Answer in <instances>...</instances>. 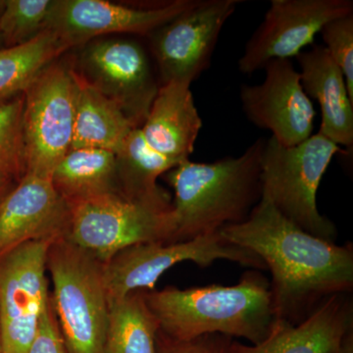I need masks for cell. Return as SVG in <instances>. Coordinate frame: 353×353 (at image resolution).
I'll list each match as a JSON object with an SVG mask.
<instances>
[{"mask_svg": "<svg viewBox=\"0 0 353 353\" xmlns=\"http://www.w3.org/2000/svg\"><path fill=\"white\" fill-rule=\"evenodd\" d=\"M69 241L106 263L118 252L141 243H171L176 231L169 194L132 197L119 190L68 203Z\"/></svg>", "mask_w": 353, "mask_h": 353, "instance_id": "obj_4", "label": "cell"}, {"mask_svg": "<svg viewBox=\"0 0 353 353\" xmlns=\"http://www.w3.org/2000/svg\"><path fill=\"white\" fill-rule=\"evenodd\" d=\"M17 183V181L13 179L12 176L0 173V203L8 196L9 192L15 188Z\"/></svg>", "mask_w": 353, "mask_h": 353, "instance_id": "obj_29", "label": "cell"}, {"mask_svg": "<svg viewBox=\"0 0 353 353\" xmlns=\"http://www.w3.org/2000/svg\"><path fill=\"white\" fill-rule=\"evenodd\" d=\"M75 130L72 150L99 148L117 153L136 125L112 99L76 68Z\"/></svg>", "mask_w": 353, "mask_h": 353, "instance_id": "obj_19", "label": "cell"}, {"mask_svg": "<svg viewBox=\"0 0 353 353\" xmlns=\"http://www.w3.org/2000/svg\"><path fill=\"white\" fill-rule=\"evenodd\" d=\"M352 14V0H272L245 44L239 70L250 76L271 60L296 57L327 23Z\"/></svg>", "mask_w": 353, "mask_h": 353, "instance_id": "obj_11", "label": "cell"}, {"mask_svg": "<svg viewBox=\"0 0 353 353\" xmlns=\"http://www.w3.org/2000/svg\"><path fill=\"white\" fill-rule=\"evenodd\" d=\"M265 141L257 139L239 157L211 163L188 159L165 174L175 194L172 205L176 231L172 243L217 233L248 219L262 197Z\"/></svg>", "mask_w": 353, "mask_h": 353, "instance_id": "obj_3", "label": "cell"}, {"mask_svg": "<svg viewBox=\"0 0 353 353\" xmlns=\"http://www.w3.org/2000/svg\"><path fill=\"white\" fill-rule=\"evenodd\" d=\"M201 128L190 85L171 81L160 85L141 130L148 145L180 164L194 152Z\"/></svg>", "mask_w": 353, "mask_h": 353, "instance_id": "obj_17", "label": "cell"}, {"mask_svg": "<svg viewBox=\"0 0 353 353\" xmlns=\"http://www.w3.org/2000/svg\"><path fill=\"white\" fill-rule=\"evenodd\" d=\"M50 241H30L0 256L2 353H28L50 299L46 259Z\"/></svg>", "mask_w": 353, "mask_h": 353, "instance_id": "obj_10", "label": "cell"}, {"mask_svg": "<svg viewBox=\"0 0 353 353\" xmlns=\"http://www.w3.org/2000/svg\"><path fill=\"white\" fill-rule=\"evenodd\" d=\"M53 0H6L0 12V39L4 48L22 46L46 29Z\"/></svg>", "mask_w": 353, "mask_h": 353, "instance_id": "obj_24", "label": "cell"}, {"mask_svg": "<svg viewBox=\"0 0 353 353\" xmlns=\"http://www.w3.org/2000/svg\"><path fill=\"white\" fill-rule=\"evenodd\" d=\"M145 292L136 290L109 304L103 353H157L159 326Z\"/></svg>", "mask_w": 353, "mask_h": 353, "instance_id": "obj_23", "label": "cell"}, {"mask_svg": "<svg viewBox=\"0 0 353 353\" xmlns=\"http://www.w3.org/2000/svg\"><path fill=\"white\" fill-rule=\"evenodd\" d=\"M241 353H353L352 294L329 297L297 325L275 321L256 345L239 343Z\"/></svg>", "mask_w": 353, "mask_h": 353, "instance_id": "obj_16", "label": "cell"}, {"mask_svg": "<svg viewBox=\"0 0 353 353\" xmlns=\"http://www.w3.org/2000/svg\"><path fill=\"white\" fill-rule=\"evenodd\" d=\"M69 220L51 178L25 174L0 203V256L30 241L65 238Z\"/></svg>", "mask_w": 353, "mask_h": 353, "instance_id": "obj_15", "label": "cell"}, {"mask_svg": "<svg viewBox=\"0 0 353 353\" xmlns=\"http://www.w3.org/2000/svg\"><path fill=\"white\" fill-rule=\"evenodd\" d=\"M157 353H241L239 341L221 334H208L190 341L174 340L158 331Z\"/></svg>", "mask_w": 353, "mask_h": 353, "instance_id": "obj_27", "label": "cell"}, {"mask_svg": "<svg viewBox=\"0 0 353 353\" xmlns=\"http://www.w3.org/2000/svg\"><path fill=\"white\" fill-rule=\"evenodd\" d=\"M28 353H67L63 336L51 303L50 294Z\"/></svg>", "mask_w": 353, "mask_h": 353, "instance_id": "obj_28", "label": "cell"}, {"mask_svg": "<svg viewBox=\"0 0 353 353\" xmlns=\"http://www.w3.org/2000/svg\"><path fill=\"white\" fill-rule=\"evenodd\" d=\"M46 270L52 280L50 301L67 353H103L109 316L103 263L60 238L48 248Z\"/></svg>", "mask_w": 353, "mask_h": 353, "instance_id": "obj_6", "label": "cell"}, {"mask_svg": "<svg viewBox=\"0 0 353 353\" xmlns=\"http://www.w3.org/2000/svg\"><path fill=\"white\" fill-rule=\"evenodd\" d=\"M23 112V94L0 105V173L17 182L26 174Z\"/></svg>", "mask_w": 353, "mask_h": 353, "instance_id": "obj_25", "label": "cell"}, {"mask_svg": "<svg viewBox=\"0 0 353 353\" xmlns=\"http://www.w3.org/2000/svg\"><path fill=\"white\" fill-rule=\"evenodd\" d=\"M320 34L325 48L343 72L353 101V14L330 21Z\"/></svg>", "mask_w": 353, "mask_h": 353, "instance_id": "obj_26", "label": "cell"}, {"mask_svg": "<svg viewBox=\"0 0 353 353\" xmlns=\"http://www.w3.org/2000/svg\"><path fill=\"white\" fill-rule=\"evenodd\" d=\"M116 154L118 190L132 197H159L168 194L157 179L176 167V161L157 152L141 128L132 130Z\"/></svg>", "mask_w": 353, "mask_h": 353, "instance_id": "obj_22", "label": "cell"}, {"mask_svg": "<svg viewBox=\"0 0 353 353\" xmlns=\"http://www.w3.org/2000/svg\"><path fill=\"white\" fill-rule=\"evenodd\" d=\"M259 85H243L240 97L246 118L271 132L284 146H294L312 134L314 106L304 92L292 59H274L264 67Z\"/></svg>", "mask_w": 353, "mask_h": 353, "instance_id": "obj_14", "label": "cell"}, {"mask_svg": "<svg viewBox=\"0 0 353 353\" xmlns=\"http://www.w3.org/2000/svg\"><path fill=\"white\" fill-rule=\"evenodd\" d=\"M301 85L309 99L321 108L320 134L339 146L352 148L353 101L343 72L324 46L312 44L296 57Z\"/></svg>", "mask_w": 353, "mask_h": 353, "instance_id": "obj_18", "label": "cell"}, {"mask_svg": "<svg viewBox=\"0 0 353 353\" xmlns=\"http://www.w3.org/2000/svg\"><path fill=\"white\" fill-rule=\"evenodd\" d=\"M229 260L255 270H266L256 254L228 241L220 232L179 243H150L130 246L103 263L108 304L136 290H152L162 275L181 262L201 267Z\"/></svg>", "mask_w": 353, "mask_h": 353, "instance_id": "obj_8", "label": "cell"}, {"mask_svg": "<svg viewBox=\"0 0 353 353\" xmlns=\"http://www.w3.org/2000/svg\"><path fill=\"white\" fill-rule=\"evenodd\" d=\"M60 58L46 66L23 92L26 174L51 178L72 150L76 67Z\"/></svg>", "mask_w": 353, "mask_h": 353, "instance_id": "obj_7", "label": "cell"}, {"mask_svg": "<svg viewBox=\"0 0 353 353\" xmlns=\"http://www.w3.org/2000/svg\"><path fill=\"white\" fill-rule=\"evenodd\" d=\"M4 1H0V12H1L2 8H3ZM2 46L1 39H0V46Z\"/></svg>", "mask_w": 353, "mask_h": 353, "instance_id": "obj_30", "label": "cell"}, {"mask_svg": "<svg viewBox=\"0 0 353 353\" xmlns=\"http://www.w3.org/2000/svg\"><path fill=\"white\" fill-rule=\"evenodd\" d=\"M196 0H174L152 6H128L105 0H53L46 29L71 48L110 34L150 37Z\"/></svg>", "mask_w": 353, "mask_h": 353, "instance_id": "obj_13", "label": "cell"}, {"mask_svg": "<svg viewBox=\"0 0 353 353\" xmlns=\"http://www.w3.org/2000/svg\"><path fill=\"white\" fill-rule=\"evenodd\" d=\"M71 48L50 30L22 46L0 48V105L22 94L46 66Z\"/></svg>", "mask_w": 353, "mask_h": 353, "instance_id": "obj_21", "label": "cell"}, {"mask_svg": "<svg viewBox=\"0 0 353 353\" xmlns=\"http://www.w3.org/2000/svg\"><path fill=\"white\" fill-rule=\"evenodd\" d=\"M80 59L82 68L77 69L88 82L141 128L160 87L143 46L132 39H102L88 44Z\"/></svg>", "mask_w": 353, "mask_h": 353, "instance_id": "obj_12", "label": "cell"}, {"mask_svg": "<svg viewBox=\"0 0 353 353\" xmlns=\"http://www.w3.org/2000/svg\"><path fill=\"white\" fill-rule=\"evenodd\" d=\"M0 353H2L1 338H0Z\"/></svg>", "mask_w": 353, "mask_h": 353, "instance_id": "obj_31", "label": "cell"}, {"mask_svg": "<svg viewBox=\"0 0 353 353\" xmlns=\"http://www.w3.org/2000/svg\"><path fill=\"white\" fill-rule=\"evenodd\" d=\"M345 152L320 132L294 146L270 137L261 157L262 196L303 231L334 243L338 230L318 210L317 192L333 158Z\"/></svg>", "mask_w": 353, "mask_h": 353, "instance_id": "obj_5", "label": "cell"}, {"mask_svg": "<svg viewBox=\"0 0 353 353\" xmlns=\"http://www.w3.org/2000/svg\"><path fill=\"white\" fill-rule=\"evenodd\" d=\"M146 304L159 331L174 340L208 334L262 343L275 323L270 281L260 270L245 272L234 285L145 290Z\"/></svg>", "mask_w": 353, "mask_h": 353, "instance_id": "obj_2", "label": "cell"}, {"mask_svg": "<svg viewBox=\"0 0 353 353\" xmlns=\"http://www.w3.org/2000/svg\"><path fill=\"white\" fill-rule=\"evenodd\" d=\"M228 241L256 254L271 271L275 321L297 325L329 297L352 294V243L303 231L261 197L245 222L220 230Z\"/></svg>", "mask_w": 353, "mask_h": 353, "instance_id": "obj_1", "label": "cell"}, {"mask_svg": "<svg viewBox=\"0 0 353 353\" xmlns=\"http://www.w3.org/2000/svg\"><path fill=\"white\" fill-rule=\"evenodd\" d=\"M51 181L67 203L115 192L116 154L99 148L71 150L55 167Z\"/></svg>", "mask_w": 353, "mask_h": 353, "instance_id": "obj_20", "label": "cell"}, {"mask_svg": "<svg viewBox=\"0 0 353 353\" xmlns=\"http://www.w3.org/2000/svg\"><path fill=\"white\" fill-rule=\"evenodd\" d=\"M241 0H196L148 38L160 85L192 83L210 66L221 32Z\"/></svg>", "mask_w": 353, "mask_h": 353, "instance_id": "obj_9", "label": "cell"}]
</instances>
